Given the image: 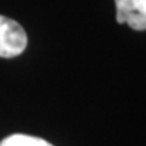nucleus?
Instances as JSON below:
<instances>
[{"instance_id":"1","label":"nucleus","mask_w":146,"mask_h":146,"mask_svg":"<svg viewBox=\"0 0 146 146\" xmlns=\"http://www.w3.org/2000/svg\"><path fill=\"white\" fill-rule=\"evenodd\" d=\"M27 35L17 21L0 15V57L12 58L27 48Z\"/></svg>"},{"instance_id":"2","label":"nucleus","mask_w":146,"mask_h":146,"mask_svg":"<svg viewBox=\"0 0 146 146\" xmlns=\"http://www.w3.org/2000/svg\"><path fill=\"white\" fill-rule=\"evenodd\" d=\"M116 21L133 30H146V0H115Z\"/></svg>"},{"instance_id":"3","label":"nucleus","mask_w":146,"mask_h":146,"mask_svg":"<svg viewBox=\"0 0 146 146\" xmlns=\"http://www.w3.org/2000/svg\"><path fill=\"white\" fill-rule=\"evenodd\" d=\"M0 146H52L49 142L40 137L27 134H12L0 142Z\"/></svg>"}]
</instances>
